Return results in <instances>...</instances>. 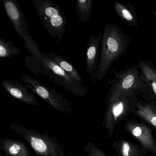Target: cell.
Returning <instances> with one entry per match:
<instances>
[{"instance_id":"6da1fadb","label":"cell","mask_w":156,"mask_h":156,"mask_svg":"<svg viewBox=\"0 0 156 156\" xmlns=\"http://www.w3.org/2000/svg\"><path fill=\"white\" fill-rule=\"evenodd\" d=\"M127 44L126 37L116 24L110 22L106 24L101 39L95 80L101 81L102 79L113 62L125 51Z\"/></svg>"},{"instance_id":"7a4b0ae2","label":"cell","mask_w":156,"mask_h":156,"mask_svg":"<svg viewBox=\"0 0 156 156\" xmlns=\"http://www.w3.org/2000/svg\"><path fill=\"white\" fill-rule=\"evenodd\" d=\"M10 129L27 141L37 156H65L64 149L56 137L27 128L16 121L11 124Z\"/></svg>"},{"instance_id":"3957f363","label":"cell","mask_w":156,"mask_h":156,"mask_svg":"<svg viewBox=\"0 0 156 156\" xmlns=\"http://www.w3.org/2000/svg\"><path fill=\"white\" fill-rule=\"evenodd\" d=\"M45 28L59 44L64 38L67 21L58 5L51 0H32Z\"/></svg>"},{"instance_id":"277c9868","label":"cell","mask_w":156,"mask_h":156,"mask_svg":"<svg viewBox=\"0 0 156 156\" xmlns=\"http://www.w3.org/2000/svg\"><path fill=\"white\" fill-rule=\"evenodd\" d=\"M2 2L9 20L19 35L24 40L26 48L40 61L41 52L28 32L27 21L18 1L2 0Z\"/></svg>"},{"instance_id":"5b68a950","label":"cell","mask_w":156,"mask_h":156,"mask_svg":"<svg viewBox=\"0 0 156 156\" xmlns=\"http://www.w3.org/2000/svg\"><path fill=\"white\" fill-rule=\"evenodd\" d=\"M116 78L109 91L106 101L120 98H132L139 89L143 88V82L139 79L136 68L115 72Z\"/></svg>"},{"instance_id":"8992f818","label":"cell","mask_w":156,"mask_h":156,"mask_svg":"<svg viewBox=\"0 0 156 156\" xmlns=\"http://www.w3.org/2000/svg\"><path fill=\"white\" fill-rule=\"evenodd\" d=\"M20 78L28 89L55 110L66 114L72 112L73 107L68 100L53 89L26 74H22Z\"/></svg>"},{"instance_id":"52a82bcc","label":"cell","mask_w":156,"mask_h":156,"mask_svg":"<svg viewBox=\"0 0 156 156\" xmlns=\"http://www.w3.org/2000/svg\"><path fill=\"white\" fill-rule=\"evenodd\" d=\"M40 55V62L52 81L76 96L83 97L86 95L88 89L87 87L74 81L64 70L49 58L47 55L41 52Z\"/></svg>"},{"instance_id":"ba28073f","label":"cell","mask_w":156,"mask_h":156,"mask_svg":"<svg viewBox=\"0 0 156 156\" xmlns=\"http://www.w3.org/2000/svg\"><path fill=\"white\" fill-rule=\"evenodd\" d=\"M131 98L125 97L106 102L103 126L109 139L112 138L116 125L125 120L131 113Z\"/></svg>"},{"instance_id":"9c48e42d","label":"cell","mask_w":156,"mask_h":156,"mask_svg":"<svg viewBox=\"0 0 156 156\" xmlns=\"http://www.w3.org/2000/svg\"><path fill=\"white\" fill-rule=\"evenodd\" d=\"M124 129L131 136L136 139L141 147L153 155H156V141L153 134V130L147 124L133 120L127 121Z\"/></svg>"},{"instance_id":"30bf717a","label":"cell","mask_w":156,"mask_h":156,"mask_svg":"<svg viewBox=\"0 0 156 156\" xmlns=\"http://www.w3.org/2000/svg\"><path fill=\"white\" fill-rule=\"evenodd\" d=\"M101 39V32L98 35L92 36L87 43L85 54L86 70L93 82H95V73L99 64L100 56V44Z\"/></svg>"},{"instance_id":"8fae6325","label":"cell","mask_w":156,"mask_h":156,"mask_svg":"<svg viewBox=\"0 0 156 156\" xmlns=\"http://www.w3.org/2000/svg\"><path fill=\"white\" fill-rule=\"evenodd\" d=\"M131 112L156 131V104L150 101L131 100Z\"/></svg>"},{"instance_id":"7c38bea8","label":"cell","mask_w":156,"mask_h":156,"mask_svg":"<svg viewBox=\"0 0 156 156\" xmlns=\"http://www.w3.org/2000/svg\"><path fill=\"white\" fill-rule=\"evenodd\" d=\"M2 84L6 93L21 102L34 106L39 105L36 97L29 92L26 86L13 80H4Z\"/></svg>"},{"instance_id":"4fadbf2b","label":"cell","mask_w":156,"mask_h":156,"mask_svg":"<svg viewBox=\"0 0 156 156\" xmlns=\"http://www.w3.org/2000/svg\"><path fill=\"white\" fill-rule=\"evenodd\" d=\"M112 147L116 154L113 156H147L148 152L138 145L126 140L115 141Z\"/></svg>"},{"instance_id":"5bb4252c","label":"cell","mask_w":156,"mask_h":156,"mask_svg":"<svg viewBox=\"0 0 156 156\" xmlns=\"http://www.w3.org/2000/svg\"><path fill=\"white\" fill-rule=\"evenodd\" d=\"M0 149L7 156H32L26 145L10 138L0 139Z\"/></svg>"},{"instance_id":"9a60e30c","label":"cell","mask_w":156,"mask_h":156,"mask_svg":"<svg viewBox=\"0 0 156 156\" xmlns=\"http://www.w3.org/2000/svg\"><path fill=\"white\" fill-rule=\"evenodd\" d=\"M47 56L51 60L64 70L74 81L80 84H83L82 78L79 71L68 60L54 53H49Z\"/></svg>"},{"instance_id":"2e32d148","label":"cell","mask_w":156,"mask_h":156,"mask_svg":"<svg viewBox=\"0 0 156 156\" xmlns=\"http://www.w3.org/2000/svg\"><path fill=\"white\" fill-rule=\"evenodd\" d=\"M22 49L14 45L12 42L0 37V57L10 58L21 53Z\"/></svg>"},{"instance_id":"e0dca14e","label":"cell","mask_w":156,"mask_h":156,"mask_svg":"<svg viewBox=\"0 0 156 156\" xmlns=\"http://www.w3.org/2000/svg\"><path fill=\"white\" fill-rule=\"evenodd\" d=\"M92 0H77L76 10L81 22L87 23L90 19L92 6Z\"/></svg>"},{"instance_id":"ac0fdd59","label":"cell","mask_w":156,"mask_h":156,"mask_svg":"<svg viewBox=\"0 0 156 156\" xmlns=\"http://www.w3.org/2000/svg\"><path fill=\"white\" fill-rule=\"evenodd\" d=\"M114 8L115 13L126 22L129 24H133L134 22V18L133 14L128 7L124 5L115 2Z\"/></svg>"},{"instance_id":"d6986e66","label":"cell","mask_w":156,"mask_h":156,"mask_svg":"<svg viewBox=\"0 0 156 156\" xmlns=\"http://www.w3.org/2000/svg\"><path fill=\"white\" fill-rule=\"evenodd\" d=\"M142 71L145 77L151 83L153 91L156 96V72L147 64H141Z\"/></svg>"},{"instance_id":"ffe728a7","label":"cell","mask_w":156,"mask_h":156,"mask_svg":"<svg viewBox=\"0 0 156 156\" xmlns=\"http://www.w3.org/2000/svg\"><path fill=\"white\" fill-rule=\"evenodd\" d=\"M84 149L88 156H107L103 151L91 142L87 143Z\"/></svg>"},{"instance_id":"44dd1931","label":"cell","mask_w":156,"mask_h":156,"mask_svg":"<svg viewBox=\"0 0 156 156\" xmlns=\"http://www.w3.org/2000/svg\"><path fill=\"white\" fill-rule=\"evenodd\" d=\"M154 15L155 16H156V11H155V12H154Z\"/></svg>"},{"instance_id":"7402d4cb","label":"cell","mask_w":156,"mask_h":156,"mask_svg":"<svg viewBox=\"0 0 156 156\" xmlns=\"http://www.w3.org/2000/svg\"><path fill=\"white\" fill-rule=\"evenodd\" d=\"M147 156H156V155H147Z\"/></svg>"},{"instance_id":"603a6c76","label":"cell","mask_w":156,"mask_h":156,"mask_svg":"<svg viewBox=\"0 0 156 156\" xmlns=\"http://www.w3.org/2000/svg\"><path fill=\"white\" fill-rule=\"evenodd\" d=\"M0 156H3L2 154H1V153H0Z\"/></svg>"},{"instance_id":"cb8c5ba5","label":"cell","mask_w":156,"mask_h":156,"mask_svg":"<svg viewBox=\"0 0 156 156\" xmlns=\"http://www.w3.org/2000/svg\"><path fill=\"white\" fill-rule=\"evenodd\" d=\"M1 64H0V67H1Z\"/></svg>"}]
</instances>
